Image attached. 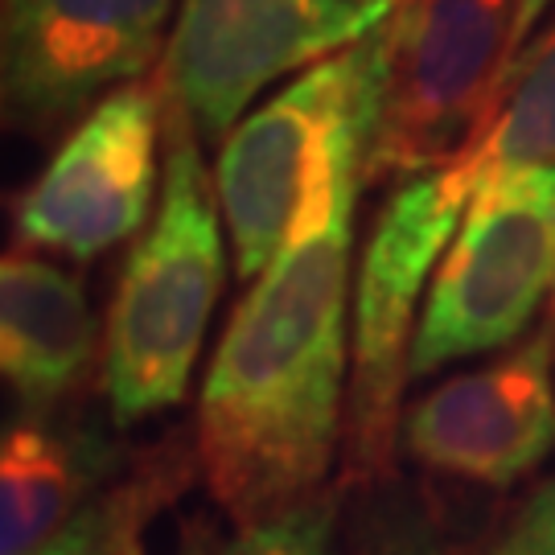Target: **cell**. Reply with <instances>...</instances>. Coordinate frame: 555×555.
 I'll list each match as a JSON object with an SVG mask.
<instances>
[{"label": "cell", "mask_w": 555, "mask_h": 555, "mask_svg": "<svg viewBox=\"0 0 555 555\" xmlns=\"http://www.w3.org/2000/svg\"><path fill=\"white\" fill-rule=\"evenodd\" d=\"M378 112L383 95L334 132L284 247L251 280L206 366L194 453L231 527L325 494L346 444L354 210Z\"/></svg>", "instance_id": "obj_1"}, {"label": "cell", "mask_w": 555, "mask_h": 555, "mask_svg": "<svg viewBox=\"0 0 555 555\" xmlns=\"http://www.w3.org/2000/svg\"><path fill=\"white\" fill-rule=\"evenodd\" d=\"M160 169L157 210L124 259L103 341V391L119 428L185 399L227 276L219 190L202 132L173 100H165Z\"/></svg>", "instance_id": "obj_2"}, {"label": "cell", "mask_w": 555, "mask_h": 555, "mask_svg": "<svg viewBox=\"0 0 555 555\" xmlns=\"http://www.w3.org/2000/svg\"><path fill=\"white\" fill-rule=\"evenodd\" d=\"M469 198V185L453 169L399 178L362 243L350 293V391L341 444L346 474L362 486L391 477L424 300Z\"/></svg>", "instance_id": "obj_3"}, {"label": "cell", "mask_w": 555, "mask_h": 555, "mask_svg": "<svg viewBox=\"0 0 555 555\" xmlns=\"http://www.w3.org/2000/svg\"><path fill=\"white\" fill-rule=\"evenodd\" d=\"M518 0H396L383 21V112L366 181L449 169L515 59Z\"/></svg>", "instance_id": "obj_4"}, {"label": "cell", "mask_w": 555, "mask_h": 555, "mask_svg": "<svg viewBox=\"0 0 555 555\" xmlns=\"http://www.w3.org/2000/svg\"><path fill=\"white\" fill-rule=\"evenodd\" d=\"M383 95V25L313 62L219 140L215 190L238 280H259L300 215L334 132Z\"/></svg>", "instance_id": "obj_5"}, {"label": "cell", "mask_w": 555, "mask_h": 555, "mask_svg": "<svg viewBox=\"0 0 555 555\" xmlns=\"http://www.w3.org/2000/svg\"><path fill=\"white\" fill-rule=\"evenodd\" d=\"M552 284L555 169L477 190L424 300L412 378L515 346Z\"/></svg>", "instance_id": "obj_6"}, {"label": "cell", "mask_w": 555, "mask_h": 555, "mask_svg": "<svg viewBox=\"0 0 555 555\" xmlns=\"http://www.w3.org/2000/svg\"><path fill=\"white\" fill-rule=\"evenodd\" d=\"M391 9L396 0H181L160 91L202 140H222L272 82L371 38Z\"/></svg>", "instance_id": "obj_7"}, {"label": "cell", "mask_w": 555, "mask_h": 555, "mask_svg": "<svg viewBox=\"0 0 555 555\" xmlns=\"http://www.w3.org/2000/svg\"><path fill=\"white\" fill-rule=\"evenodd\" d=\"M178 0H0L4 116L34 140L75 128L169 50Z\"/></svg>", "instance_id": "obj_8"}, {"label": "cell", "mask_w": 555, "mask_h": 555, "mask_svg": "<svg viewBox=\"0 0 555 555\" xmlns=\"http://www.w3.org/2000/svg\"><path fill=\"white\" fill-rule=\"evenodd\" d=\"M165 91L128 82L66 132L38 181L17 198L21 247L75 263L100 259L149 227L165 169Z\"/></svg>", "instance_id": "obj_9"}, {"label": "cell", "mask_w": 555, "mask_h": 555, "mask_svg": "<svg viewBox=\"0 0 555 555\" xmlns=\"http://www.w3.org/2000/svg\"><path fill=\"white\" fill-rule=\"evenodd\" d=\"M399 449L433 474L511 490L555 456V337L547 321L494 362L437 383L403 408Z\"/></svg>", "instance_id": "obj_10"}, {"label": "cell", "mask_w": 555, "mask_h": 555, "mask_svg": "<svg viewBox=\"0 0 555 555\" xmlns=\"http://www.w3.org/2000/svg\"><path fill=\"white\" fill-rule=\"evenodd\" d=\"M100 350V325L79 280L54 259L9 251L0 263V375L21 412L75 396Z\"/></svg>", "instance_id": "obj_11"}, {"label": "cell", "mask_w": 555, "mask_h": 555, "mask_svg": "<svg viewBox=\"0 0 555 555\" xmlns=\"http://www.w3.org/2000/svg\"><path fill=\"white\" fill-rule=\"evenodd\" d=\"M119 449L91 424L21 412L0 440V555H25L119 474Z\"/></svg>", "instance_id": "obj_12"}, {"label": "cell", "mask_w": 555, "mask_h": 555, "mask_svg": "<svg viewBox=\"0 0 555 555\" xmlns=\"http://www.w3.org/2000/svg\"><path fill=\"white\" fill-rule=\"evenodd\" d=\"M449 169L469 194L531 169H555V13L511 59L481 132Z\"/></svg>", "instance_id": "obj_13"}, {"label": "cell", "mask_w": 555, "mask_h": 555, "mask_svg": "<svg viewBox=\"0 0 555 555\" xmlns=\"http://www.w3.org/2000/svg\"><path fill=\"white\" fill-rule=\"evenodd\" d=\"M198 469V453L165 444L132 474H119L91 494L54 535L25 555H132L144 522L165 511Z\"/></svg>", "instance_id": "obj_14"}, {"label": "cell", "mask_w": 555, "mask_h": 555, "mask_svg": "<svg viewBox=\"0 0 555 555\" xmlns=\"http://www.w3.org/2000/svg\"><path fill=\"white\" fill-rule=\"evenodd\" d=\"M210 555H341L337 552V494L300 502L276 518L235 527Z\"/></svg>", "instance_id": "obj_15"}, {"label": "cell", "mask_w": 555, "mask_h": 555, "mask_svg": "<svg viewBox=\"0 0 555 555\" xmlns=\"http://www.w3.org/2000/svg\"><path fill=\"white\" fill-rule=\"evenodd\" d=\"M346 555H449V543L424 502L403 486H387L362 506Z\"/></svg>", "instance_id": "obj_16"}, {"label": "cell", "mask_w": 555, "mask_h": 555, "mask_svg": "<svg viewBox=\"0 0 555 555\" xmlns=\"http://www.w3.org/2000/svg\"><path fill=\"white\" fill-rule=\"evenodd\" d=\"M481 555H555V481L539 486Z\"/></svg>", "instance_id": "obj_17"}, {"label": "cell", "mask_w": 555, "mask_h": 555, "mask_svg": "<svg viewBox=\"0 0 555 555\" xmlns=\"http://www.w3.org/2000/svg\"><path fill=\"white\" fill-rule=\"evenodd\" d=\"M555 0H518V21H515V54L531 41L543 17H552Z\"/></svg>", "instance_id": "obj_18"}, {"label": "cell", "mask_w": 555, "mask_h": 555, "mask_svg": "<svg viewBox=\"0 0 555 555\" xmlns=\"http://www.w3.org/2000/svg\"><path fill=\"white\" fill-rule=\"evenodd\" d=\"M210 552H215V547H210V539L202 535V527H198V531H194V539L185 543V552H181V555H210Z\"/></svg>", "instance_id": "obj_19"}, {"label": "cell", "mask_w": 555, "mask_h": 555, "mask_svg": "<svg viewBox=\"0 0 555 555\" xmlns=\"http://www.w3.org/2000/svg\"><path fill=\"white\" fill-rule=\"evenodd\" d=\"M547 330L555 337V284H552V297H547Z\"/></svg>", "instance_id": "obj_20"}, {"label": "cell", "mask_w": 555, "mask_h": 555, "mask_svg": "<svg viewBox=\"0 0 555 555\" xmlns=\"http://www.w3.org/2000/svg\"><path fill=\"white\" fill-rule=\"evenodd\" d=\"M132 555H144V552H140V547H137V552H132Z\"/></svg>", "instance_id": "obj_21"}]
</instances>
